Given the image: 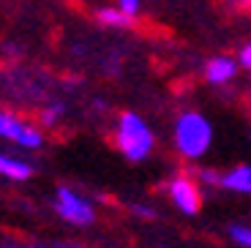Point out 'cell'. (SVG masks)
Returning a JSON list of instances; mask_svg holds the SVG:
<instances>
[{"label":"cell","mask_w":251,"mask_h":248,"mask_svg":"<svg viewBox=\"0 0 251 248\" xmlns=\"http://www.w3.org/2000/svg\"><path fill=\"white\" fill-rule=\"evenodd\" d=\"M172 142H175L177 153L188 161H197L207 153L210 142H213V128H210V120L202 115V112H180L175 120V128H172Z\"/></svg>","instance_id":"1"},{"label":"cell","mask_w":251,"mask_h":248,"mask_svg":"<svg viewBox=\"0 0 251 248\" xmlns=\"http://www.w3.org/2000/svg\"><path fill=\"white\" fill-rule=\"evenodd\" d=\"M115 145L126 161L142 164L156 148V134L137 112H123L118 118V128H115Z\"/></svg>","instance_id":"2"},{"label":"cell","mask_w":251,"mask_h":248,"mask_svg":"<svg viewBox=\"0 0 251 248\" xmlns=\"http://www.w3.org/2000/svg\"><path fill=\"white\" fill-rule=\"evenodd\" d=\"M235 74H238V60L226 55H216L205 63V79L210 85H226L235 79Z\"/></svg>","instance_id":"6"},{"label":"cell","mask_w":251,"mask_h":248,"mask_svg":"<svg viewBox=\"0 0 251 248\" xmlns=\"http://www.w3.org/2000/svg\"><path fill=\"white\" fill-rule=\"evenodd\" d=\"M55 213L71 226H90L96 221V207L85 194L71 186H57L55 191Z\"/></svg>","instance_id":"3"},{"label":"cell","mask_w":251,"mask_h":248,"mask_svg":"<svg viewBox=\"0 0 251 248\" xmlns=\"http://www.w3.org/2000/svg\"><path fill=\"white\" fill-rule=\"evenodd\" d=\"M96 22L104 27H112V30H123V27L131 25V17L123 14L120 8H112V6H104L96 11Z\"/></svg>","instance_id":"9"},{"label":"cell","mask_w":251,"mask_h":248,"mask_svg":"<svg viewBox=\"0 0 251 248\" xmlns=\"http://www.w3.org/2000/svg\"><path fill=\"white\" fill-rule=\"evenodd\" d=\"M63 115H66V104H63V101H52V104H47L44 109H41V125L52 128V125L60 123Z\"/></svg>","instance_id":"10"},{"label":"cell","mask_w":251,"mask_h":248,"mask_svg":"<svg viewBox=\"0 0 251 248\" xmlns=\"http://www.w3.org/2000/svg\"><path fill=\"white\" fill-rule=\"evenodd\" d=\"M0 177L11 180V183H25L33 177V164L11 153H0Z\"/></svg>","instance_id":"7"},{"label":"cell","mask_w":251,"mask_h":248,"mask_svg":"<svg viewBox=\"0 0 251 248\" xmlns=\"http://www.w3.org/2000/svg\"><path fill=\"white\" fill-rule=\"evenodd\" d=\"M229 237H232L238 246L251 248V226H246V223H232V226H229Z\"/></svg>","instance_id":"11"},{"label":"cell","mask_w":251,"mask_h":248,"mask_svg":"<svg viewBox=\"0 0 251 248\" xmlns=\"http://www.w3.org/2000/svg\"><path fill=\"white\" fill-rule=\"evenodd\" d=\"M238 63L243 66V69H249V71H251V44L240 47V52H238Z\"/></svg>","instance_id":"14"},{"label":"cell","mask_w":251,"mask_h":248,"mask_svg":"<svg viewBox=\"0 0 251 248\" xmlns=\"http://www.w3.org/2000/svg\"><path fill=\"white\" fill-rule=\"evenodd\" d=\"M219 180H221V172H216V169H197V183H200V186H216L219 188Z\"/></svg>","instance_id":"12"},{"label":"cell","mask_w":251,"mask_h":248,"mask_svg":"<svg viewBox=\"0 0 251 248\" xmlns=\"http://www.w3.org/2000/svg\"><path fill=\"white\" fill-rule=\"evenodd\" d=\"M200 183L194 177H186V174H175V177L167 180V197L170 202L183 213V216H197L202 210V191H200Z\"/></svg>","instance_id":"5"},{"label":"cell","mask_w":251,"mask_h":248,"mask_svg":"<svg viewBox=\"0 0 251 248\" xmlns=\"http://www.w3.org/2000/svg\"><path fill=\"white\" fill-rule=\"evenodd\" d=\"M0 139H8L11 145L22 150H38L44 148V134L38 125H33L27 118L17 112L0 109Z\"/></svg>","instance_id":"4"},{"label":"cell","mask_w":251,"mask_h":248,"mask_svg":"<svg viewBox=\"0 0 251 248\" xmlns=\"http://www.w3.org/2000/svg\"><path fill=\"white\" fill-rule=\"evenodd\" d=\"M219 188L232 194H251V167L249 164H238L229 172H221Z\"/></svg>","instance_id":"8"},{"label":"cell","mask_w":251,"mask_h":248,"mask_svg":"<svg viewBox=\"0 0 251 248\" xmlns=\"http://www.w3.org/2000/svg\"><path fill=\"white\" fill-rule=\"evenodd\" d=\"M118 8L134 19L139 14V8H142V0H118Z\"/></svg>","instance_id":"13"},{"label":"cell","mask_w":251,"mask_h":248,"mask_svg":"<svg viewBox=\"0 0 251 248\" xmlns=\"http://www.w3.org/2000/svg\"><path fill=\"white\" fill-rule=\"evenodd\" d=\"M240 6H243V8H251V0H240Z\"/></svg>","instance_id":"16"},{"label":"cell","mask_w":251,"mask_h":248,"mask_svg":"<svg viewBox=\"0 0 251 248\" xmlns=\"http://www.w3.org/2000/svg\"><path fill=\"white\" fill-rule=\"evenodd\" d=\"M131 213L139 218H156V210H148L145 205H131Z\"/></svg>","instance_id":"15"}]
</instances>
